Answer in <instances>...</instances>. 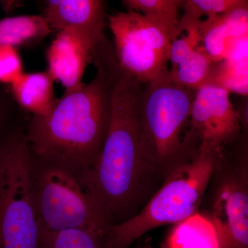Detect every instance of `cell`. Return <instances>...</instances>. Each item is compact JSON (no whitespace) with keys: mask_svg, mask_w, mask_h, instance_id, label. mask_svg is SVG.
<instances>
[{"mask_svg":"<svg viewBox=\"0 0 248 248\" xmlns=\"http://www.w3.org/2000/svg\"><path fill=\"white\" fill-rule=\"evenodd\" d=\"M210 213L206 215L221 235L223 248H248V153L220 154L210 183Z\"/></svg>","mask_w":248,"mask_h":248,"instance_id":"cell-8","label":"cell"},{"mask_svg":"<svg viewBox=\"0 0 248 248\" xmlns=\"http://www.w3.org/2000/svg\"><path fill=\"white\" fill-rule=\"evenodd\" d=\"M190 125L200 153L219 151L229 146L239 138L242 130L230 93L213 83H207L196 91Z\"/></svg>","mask_w":248,"mask_h":248,"instance_id":"cell-9","label":"cell"},{"mask_svg":"<svg viewBox=\"0 0 248 248\" xmlns=\"http://www.w3.org/2000/svg\"><path fill=\"white\" fill-rule=\"evenodd\" d=\"M113 84L97 71L79 91L58 98L46 115H31L25 135L34 158L78 176L92 168L110 127Z\"/></svg>","mask_w":248,"mask_h":248,"instance_id":"cell-2","label":"cell"},{"mask_svg":"<svg viewBox=\"0 0 248 248\" xmlns=\"http://www.w3.org/2000/svg\"><path fill=\"white\" fill-rule=\"evenodd\" d=\"M95 49L88 34L69 27L58 32L47 50L49 74L64 87L63 95L79 91L85 70L93 63Z\"/></svg>","mask_w":248,"mask_h":248,"instance_id":"cell-11","label":"cell"},{"mask_svg":"<svg viewBox=\"0 0 248 248\" xmlns=\"http://www.w3.org/2000/svg\"><path fill=\"white\" fill-rule=\"evenodd\" d=\"M215 63L200 46L188 58L170 71L178 84L196 91L208 82Z\"/></svg>","mask_w":248,"mask_h":248,"instance_id":"cell-15","label":"cell"},{"mask_svg":"<svg viewBox=\"0 0 248 248\" xmlns=\"http://www.w3.org/2000/svg\"><path fill=\"white\" fill-rule=\"evenodd\" d=\"M200 42L204 51L214 62L224 60L231 40L223 15L200 21L198 27Z\"/></svg>","mask_w":248,"mask_h":248,"instance_id":"cell-16","label":"cell"},{"mask_svg":"<svg viewBox=\"0 0 248 248\" xmlns=\"http://www.w3.org/2000/svg\"><path fill=\"white\" fill-rule=\"evenodd\" d=\"M208 83L218 85L230 93H237L247 97L248 59L239 61L224 60L215 62Z\"/></svg>","mask_w":248,"mask_h":248,"instance_id":"cell-17","label":"cell"},{"mask_svg":"<svg viewBox=\"0 0 248 248\" xmlns=\"http://www.w3.org/2000/svg\"><path fill=\"white\" fill-rule=\"evenodd\" d=\"M51 32L42 15L20 16L0 19V46L18 47L37 42Z\"/></svg>","mask_w":248,"mask_h":248,"instance_id":"cell-14","label":"cell"},{"mask_svg":"<svg viewBox=\"0 0 248 248\" xmlns=\"http://www.w3.org/2000/svg\"><path fill=\"white\" fill-rule=\"evenodd\" d=\"M34 168L25 128L4 134L0 138V248H42Z\"/></svg>","mask_w":248,"mask_h":248,"instance_id":"cell-5","label":"cell"},{"mask_svg":"<svg viewBox=\"0 0 248 248\" xmlns=\"http://www.w3.org/2000/svg\"><path fill=\"white\" fill-rule=\"evenodd\" d=\"M54 81L48 71L24 73L9 87L22 110L31 116L40 117L46 115L58 99L54 93Z\"/></svg>","mask_w":248,"mask_h":248,"instance_id":"cell-12","label":"cell"},{"mask_svg":"<svg viewBox=\"0 0 248 248\" xmlns=\"http://www.w3.org/2000/svg\"><path fill=\"white\" fill-rule=\"evenodd\" d=\"M121 71L142 84L169 68L170 48L178 24L133 11L108 18Z\"/></svg>","mask_w":248,"mask_h":248,"instance_id":"cell-7","label":"cell"},{"mask_svg":"<svg viewBox=\"0 0 248 248\" xmlns=\"http://www.w3.org/2000/svg\"><path fill=\"white\" fill-rule=\"evenodd\" d=\"M24 73L17 47L0 46V84L10 86Z\"/></svg>","mask_w":248,"mask_h":248,"instance_id":"cell-21","label":"cell"},{"mask_svg":"<svg viewBox=\"0 0 248 248\" xmlns=\"http://www.w3.org/2000/svg\"><path fill=\"white\" fill-rule=\"evenodd\" d=\"M247 0H182V22H199L202 17L212 19L248 6Z\"/></svg>","mask_w":248,"mask_h":248,"instance_id":"cell-18","label":"cell"},{"mask_svg":"<svg viewBox=\"0 0 248 248\" xmlns=\"http://www.w3.org/2000/svg\"><path fill=\"white\" fill-rule=\"evenodd\" d=\"M103 238L86 230L44 232L42 248H104Z\"/></svg>","mask_w":248,"mask_h":248,"instance_id":"cell-19","label":"cell"},{"mask_svg":"<svg viewBox=\"0 0 248 248\" xmlns=\"http://www.w3.org/2000/svg\"><path fill=\"white\" fill-rule=\"evenodd\" d=\"M42 16L50 30L73 27L86 32L95 49L96 68L115 58V48L104 35L107 9L102 0H50Z\"/></svg>","mask_w":248,"mask_h":248,"instance_id":"cell-10","label":"cell"},{"mask_svg":"<svg viewBox=\"0 0 248 248\" xmlns=\"http://www.w3.org/2000/svg\"><path fill=\"white\" fill-rule=\"evenodd\" d=\"M223 149L199 153L172 171L138 215L108 227L104 248H129L148 232L198 213Z\"/></svg>","mask_w":248,"mask_h":248,"instance_id":"cell-4","label":"cell"},{"mask_svg":"<svg viewBox=\"0 0 248 248\" xmlns=\"http://www.w3.org/2000/svg\"><path fill=\"white\" fill-rule=\"evenodd\" d=\"M165 248H223V245L213 222L198 212L174 224Z\"/></svg>","mask_w":248,"mask_h":248,"instance_id":"cell-13","label":"cell"},{"mask_svg":"<svg viewBox=\"0 0 248 248\" xmlns=\"http://www.w3.org/2000/svg\"><path fill=\"white\" fill-rule=\"evenodd\" d=\"M230 38L248 36V5L223 15Z\"/></svg>","mask_w":248,"mask_h":248,"instance_id":"cell-23","label":"cell"},{"mask_svg":"<svg viewBox=\"0 0 248 248\" xmlns=\"http://www.w3.org/2000/svg\"><path fill=\"white\" fill-rule=\"evenodd\" d=\"M195 92L178 84L169 68L142 84L139 100L140 149L146 164L162 182L200 153L191 133Z\"/></svg>","mask_w":248,"mask_h":248,"instance_id":"cell-3","label":"cell"},{"mask_svg":"<svg viewBox=\"0 0 248 248\" xmlns=\"http://www.w3.org/2000/svg\"><path fill=\"white\" fill-rule=\"evenodd\" d=\"M27 114L15 101L9 86L0 84V138L9 130L15 128L10 126L11 121L16 117Z\"/></svg>","mask_w":248,"mask_h":248,"instance_id":"cell-22","label":"cell"},{"mask_svg":"<svg viewBox=\"0 0 248 248\" xmlns=\"http://www.w3.org/2000/svg\"><path fill=\"white\" fill-rule=\"evenodd\" d=\"M137 248H151L149 246H148V245L145 244V245H143V246H139V247H138Z\"/></svg>","mask_w":248,"mask_h":248,"instance_id":"cell-24","label":"cell"},{"mask_svg":"<svg viewBox=\"0 0 248 248\" xmlns=\"http://www.w3.org/2000/svg\"><path fill=\"white\" fill-rule=\"evenodd\" d=\"M128 11L177 24L182 0H124Z\"/></svg>","mask_w":248,"mask_h":248,"instance_id":"cell-20","label":"cell"},{"mask_svg":"<svg viewBox=\"0 0 248 248\" xmlns=\"http://www.w3.org/2000/svg\"><path fill=\"white\" fill-rule=\"evenodd\" d=\"M34 193L43 232L79 229L104 236L108 226L76 173L35 159Z\"/></svg>","mask_w":248,"mask_h":248,"instance_id":"cell-6","label":"cell"},{"mask_svg":"<svg viewBox=\"0 0 248 248\" xmlns=\"http://www.w3.org/2000/svg\"><path fill=\"white\" fill-rule=\"evenodd\" d=\"M142 83L121 72L112 86V116L95 164L79 177L108 226L140 213L159 188V178L140 146L139 100Z\"/></svg>","mask_w":248,"mask_h":248,"instance_id":"cell-1","label":"cell"}]
</instances>
